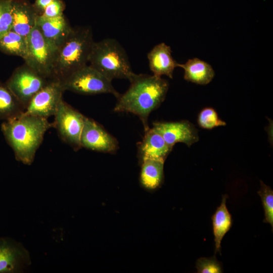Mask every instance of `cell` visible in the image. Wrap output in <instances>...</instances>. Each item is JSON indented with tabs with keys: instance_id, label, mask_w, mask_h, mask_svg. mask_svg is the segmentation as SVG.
<instances>
[{
	"instance_id": "cell-1",
	"label": "cell",
	"mask_w": 273,
	"mask_h": 273,
	"mask_svg": "<svg viewBox=\"0 0 273 273\" xmlns=\"http://www.w3.org/2000/svg\"><path fill=\"white\" fill-rule=\"evenodd\" d=\"M128 89L117 98L116 112L131 113L141 120L145 132L150 128L148 118L164 100L169 87L167 80L154 75L135 74Z\"/></svg>"
},
{
	"instance_id": "cell-2",
	"label": "cell",
	"mask_w": 273,
	"mask_h": 273,
	"mask_svg": "<svg viewBox=\"0 0 273 273\" xmlns=\"http://www.w3.org/2000/svg\"><path fill=\"white\" fill-rule=\"evenodd\" d=\"M53 126L48 118L24 114L5 120L1 130L16 159L30 165L47 131Z\"/></svg>"
},
{
	"instance_id": "cell-3",
	"label": "cell",
	"mask_w": 273,
	"mask_h": 273,
	"mask_svg": "<svg viewBox=\"0 0 273 273\" xmlns=\"http://www.w3.org/2000/svg\"><path fill=\"white\" fill-rule=\"evenodd\" d=\"M94 42L90 28H73L57 50L54 64V79L61 80L86 66Z\"/></svg>"
},
{
	"instance_id": "cell-4",
	"label": "cell",
	"mask_w": 273,
	"mask_h": 273,
	"mask_svg": "<svg viewBox=\"0 0 273 273\" xmlns=\"http://www.w3.org/2000/svg\"><path fill=\"white\" fill-rule=\"evenodd\" d=\"M89 65L108 79H125L129 81L134 73L128 56L115 39L106 38L94 42L89 55Z\"/></svg>"
},
{
	"instance_id": "cell-5",
	"label": "cell",
	"mask_w": 273,
	"mask_h": 273,
	"mask_svg": "<svg viewBox=\"0 0 273 273\" xmlns=\"http://www.w3.org/2000/svg\"><path fill=\"white\" fill-rule=\"evenodd\" d=\"M60 81L64 91L85 95L111 94L116 98L120 95L112 81L90 65H86Z\"/></svg>"
},
{
	"instance_id": "cell-6",
	"label": "cell",
	"mask_w": 273,
	"mask_h": 273,
	"mask_svg": "<svg viewBox=\"0 0 273 273\" xmlns=\"http://www.w3.org/2000/svg\"><path fill=\"white\" fill-rule=\"evenodd\" d=\"M27 55L25 64L48 79L54 78V64L57 50L45 40L36 25L27 36Z\"/></svg>"
},
{
	"instance_id": "cell-7",
	"label": "cell",
	"mask_w": 273,
	"mask_h": 273,
	"mask_svg": "<svg viewBox=\"0 0 273 273\" xmlns=\"http://www.w3.org/2000/svg\"><path fill=\"white\" fill-rule=\"evenodd\" d=\"M54 116L53 124L62 140L75 151L81 149L80 136L85 116L63 99Z\"/></svg>"
},
{
	"instance_id": "cell-8",
	"label": "cell",
	"mask_w": 273,
	"mask_h": 273,
	"mask_svg": "<svg viewBox=\"0 0 273 273\" xmlns=\"http://www.w3.org/2000/svg\"><path fill=\"white\" fill-rule=\"evenodd\" d=\"M50 80L25 64L14 71L6 84L25 109L33 96Z\"/></svg>"
},
{
	"instance_id": "cell-9",
	"label": "cell",
	"mask_w": 273,
	"mask_h": 273,
	"mask_svg": "<svg viewBox=\"0 0 273 273\" xmlns=\"http://www.w3.org/2000/svg\"><path fill=\"white\" fill-rule=\"evenodd\" d=\"M64 92L59 80L51 79L31 99L23 113L47 118L54 116Z\"/></svg>"
},
{
	"instance_id": "cell-10",
	"label": "cell",
	"mask_w": 273,
	"mask_h": 273,
	"mask_svg": "<svg viewBox=\"0 0 273 273\" xmlns=\"http://www.w3.org/2000/svg\"><path fill=\"white\" fill-rule=\"evenodd\" d=\"M81 148L90 150L113 154L119 148L117 140L100 124L85 117L80 136Z\"/></svg>"
},
{
	"instance_id": "cell-11",
	"label": "cell",
	"mask_w": 273,
	"mask_h": 273,
	"mask_svg": "<svg viewBox=\"0 0 273 273\" xmlns=\"http://www.w3.org/2000/svg\"><path fill=\"white\" fill-rule=\"evenodd\" d=\"M28 251L17 242L0 238V273L22 272L30 263Z\"/></svg>"
},
{
	"instance_id": "cell-12",
	"label": "cell",
	"mask_w": 273,
	"mask_h": 273,
	"mask_svg": "<svg viewBox=\"0 0 273 273\" xmlns=\"http://www.w3.org/2000/svg\"><path fill=\"white\" fill-rule=\"evenodd\" d=\"M153 125L152 128L172 148L177 143L190 146L199 140L197 129L188 121L156 122Z\"/></svg>"
},
{
	"instance_id": "cell-13",
	"label": "cell",
	"mask_w": 273,
	"mask_h": 273,
	"mask_svg": "<svg viewBox=\"0 0 273 273\" xmlns=\"http://www.w3.org/2000/svg\"><path fill=\"white\" fill-rule=\"evenodd\" d=\"M36 25L47 42L56 50L64 42L73 28L64 15L47 18L39 15Z\"/></svg>"
},
{
	"instance_id": "cell-14",
	"label": "cell",
	"mask_w": 273,
	"mask_h": 273,
	"mask_svg": "<svg viewBox=\"0 0 273 273\" xmlns=\"http://www.w3.org/2000/svg\"><path fill=\"white\" fill-rule=\"evenodd\" d=\"M11 12L13 19L11 30L27 37L36 26L39 14L33 5L26 0H12Z\"/></svg>"
},
{
	"instance_id": "cell-15",
	"label": "cell",
	"mask_w": 273,
	"mask_h": 273,
	"mask_svg": "<svg viewBox=\"0 0 273 273\" xmlns=\"http://www.w3.org/2000/svg\"><path fill=\"white\" fill-rule=\"evenodd\" d=\"M172 147L153 128L145 132L142 142L138 144V157L139 163L145 159H156L165 161Z\"/></svg>"
},
{
	"instance_id": "cell-16",
	"label": "cell",
	"mask_w": 273,
	"mask_h": 273,
	"mask_svg": "<svg viewBox=\"0 0 273 273\" xmlns=\"http://www.w3.org/2000/svg\"><path fill=\"white\" fill-rule=\"evenodd\" d=\"M147 58L149 68L154 75L158 77L166 75L173 78V71L178 63L171 55L170 46L164 42L156 45L148 53Z\"/></svg>"
},
{
	"instance_id": "cell-17",
	"label": "cell",
	"mask_w": 273,
	"mask_h": 273,
	"mask_svg": "<svg viewBox=\"0 0 273 273\" xmlns=\"http://www.w3.org/2000/svg\"><path fill=\"white\" fill-rule=\"evenodd\" d=\"M164 161L156 159H145L140 163V183L146 190L153 191L162 185L164 179Z\"/></svg>"
},
{
	"instance_id": "cell-18",
	"label": "cell",
	"mask_w": 273,
	"mask_h": 273,
	"mask_svg": "<svg viewBox=\"0 0 273 273\" xmlns=\"http://www.w3.org/2000/svg\"><path fill=\"white\" fill-rule=\"evenodd\" d=\"M184 70V79L198 84L205 85L211 81L215 74L212 66L199 58L189 59L184 64H177Z\"/></svg>"
},
{
	"instance_id": "cell-19",
	"label": "cell",
	"mask_w": 273,
	"mask_h": 273,
	"mask_svg": "<svg viewBox=\"0 0 273 273\" xmlns=\"http://www.w3.org/2000/svg\"><path fill=\"white\" fill-rule=\"evenodd\" d=\"M227 197L226 195L222 196L221 204L212 216L215 253L217 252L220 253L221 240L232 224V216L226 206Z\"/></svg>"
},
{
	"instance_id": "cell-20",
	"label": "cell",
	"mask_w": 273,
	"mask_h": 273,
	"mask_svg": "<svg viewBox=\"0 0 273 273\" xmlns=\"http://www.w3.org/2000/svg\"><path fill=\"white\" fill-rule=\"evenodd\" d=\"M25 108L7 84L0 81V120H6L24 112Z\"/></svg>"
},
{
	"instance_id": "cell-21",
	"label": "cell",
	"mask_w": 273,
	"mask_h": 273,
	"mask_svg": "<svg viewBox=\"0 0 273 273\" xmlns=\"http://www.w3.org/2000/svg\"><path fill=\"white\" fill-rule=\"evenodd\" d=\"M0 51L24 60L27 55V37L11 30L0 38Z\"/></svg>"
},
{
	"instance_id": "cell-22",
	"label": "cell",
	"mask_w": 273,
	"mask_h": 273,
	"mask_svg": "<svg viewBox=\"0 0 273 273\" xmlns=\"http://www.w3.org/2000/svg\"><path fill=\"white\" fill-rule=\"evenodd\" d=\"M261 188L258 194L260 196L264 210L263 222L269 223L273 228V191L260 181Z\"/></svg>"
},
{
	"instance_id": "cell-23",
	"label": "cell",
	"mask_w": 273,
	"mask_h": 273,
	"mask_svg": "<svg viewBox=\"0 0 273 273\" xmlns=\"http://www.w3.org/2000/svg\"><path fill=\"white\" fill-rule=\"evenodd\" d=\"M197 122L201 127L207 129L226 125L224 121L219 118L216 111L211 107L205 108L200 112Z\"/></svg>"
},
{
	"instance_id": "cell-24",
	"label": "cell",
	"mask_w": 273,
	"mask_h": 273,
	"mask_svg": "<svg viewBox=\"0 0 273 273\" xmlns=\"http://www.w3.org/2000/svg\"><path fill=\"white\" fill-rule=\"evenodd\" d=\"M12 0H0V38L12 29Z\"/></svg>"
},
{
	"instance_id": "cell-25",
	"label": "cell",
	"mask_w": 273,
	"mask_h": 273,
	"mask_svg": "<svg viewBox=\"0 0 273 273\" xmlns=\"http://www.w3.org/2000/svg\"><path fill=\"white\" fill-rule=\"evenodd\" d=\"M196 267L199 273H221L223 272L221 264L215 256L210 258L201 257L196 262Z\"/></svg>"
},
{
	"instance_id": "cell-26",
	"label": "cell",
	"mask_w": 273,
	"mask_h": 273,
	"mask_svg": "<svg viewBox=\"0 0 273 273\" xmlns=\"http://www.w3.org/2000/svg\"><path fill=\"white\" fill-rule=\"evenodd\" d=\"M65 4L62 0H53L45 8L41 15L47 18L58 17L63 15Z\"/></svg>"
},
{
	"instance_id": "cell-27",
	"label": "cell",
	"mask_w": 273,
	"mask_h": 273,
	"mask_svg": "<svg viewBox=\"0 0 273 273\" xmlns=\"http://www.w3.org/2000/svg\"><path fill=\"white\" fill-rule=\"evenodd\" d=\"M53 1V0H35L34 4L33 5L39 15H41L47 6Z\"/></svg>"
}]
</instances>
